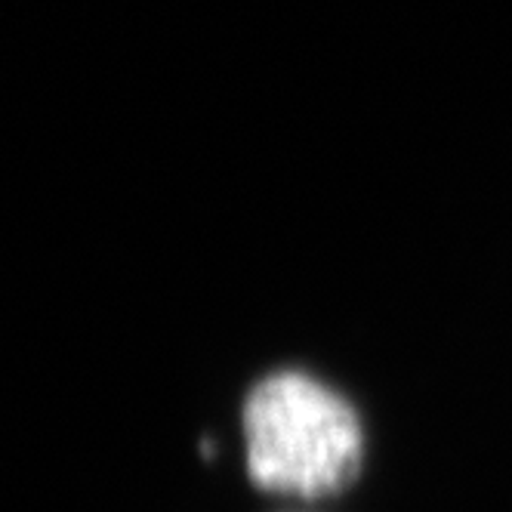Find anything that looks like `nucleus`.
<instances>
[{"mask_svg":"<svg viewBox=\"0 0 512 512\" xmlns=\"http://www.w3.org/2000/svg\"><path fill=\"white\" fill-rule=\"evenodd\" d=\"M250 479L278 494L327 497L358 479L364 429L358 411L303 371H275L241 408Z\"/></svg>","mask_w":512,"mask_h":512,"instance_id":"nucleus-1","label":"nucleus"}]
</instances>
